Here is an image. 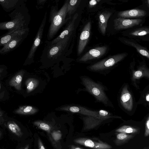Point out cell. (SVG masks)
Wrapping results in <instances>:
<instances>
[{
	"label": "cell",
	"mask_w": 149,
	"mask_h": 149,
	"mask_svg": "<svg viewBox=\"0 0 149 149\" xmlns=\"http://www.w3.org/2000/svg\"><path fill=\"white\" fill-rule=\"evenodd\" d=\"M38 143L39 149H45L40 139L38 140Z\"/></svg>",
	"instance_id": "cell-34"
},
{
	"label": "cell",
	"mask_w": 149,
	"mask_h": 149,
	"mask_svg": "<svg viewBox=\"0 0 149 149\" xmlns=\"http://www.w3.org/2000/svg\"><path fill=\"white\" fill-rule=\"evenodd\" d=\"M68 1H66L60 10L58 4L52 5L50 8L49 22L50 23L47 36V40H52L61 27L67 22V8Z\"/></svg>",
	"instance_id": "cell-3"
},
{
	"label": "cell",
	"mask_w": 149,
	"mask_h": 149,
	"mask_svg": "<svg viewBox=\"0 0 149 149\" xmlns=\"http://www.w3.org/2000/svg\"><path fill=\"white\" fill-rule=\"evenodd\" d=\"M24 73V71L23 70L19 72L11 79L9 82V85L14 86L17 90H20L22 81Z\"/></svg>",
	"instance_id": "cell-21"
},
{
	"label": "cell",
	"mask_w": 149,
	"mask_h": 149,
	"mask_svg": "<svg viewBox=\"0 0 149 149\" xmlns=\"http://www.w3.org/2000/svg\"><path fill=\"white\" fill-rule=\"evenodd\" d=\"M80 0H71L68 1L67 6V14L70 16L76 10L79 3Z\"/></svg>",
	"instance_id": "cell-27"
},
{
	"label": "cell",
	"mask_w": 149,
	"mask_h": 149,
	"mask_svg": "<svg viewBox=\"0 0 149 149\" xmlns=\"http://www.w3.org/2000/svg\"><path fill=\"white\" fill-rule=\"evenodd\" d=\"M107 49V47L105 46L98 47L91 49L81 57L78 61L85 62L99 58L105 54Z\"/></svg>",
	"instance_id": "cell-12"
},
{
	"label": "cell",
	"mask_w": 149,
	"mask_h": 149,
	"mask_svg": "<svg viewBox=\"0 0 149 149\" xmlns=\"http://www.w3.org/2000/svg\"><path fill=\"white\" fill-rule=\"evenodd\" d=\"M100 1V0H91L89 2V5L91 7L93 6L96 4L98 2Z\"/></svg>",
	"instance_id": "cell-32"
},
{
	"label": "cell",
	"mask_w": 149,
	"mask_h": 149,
	"mask_svg": "<svg viewBox=\"0 0 149 149\" xmlns=\"http://www.w3.org/2000/svg\"><path fill=\"white\" fill-rule=\"evenodd\" d=\"M38 111L36 108L30 106H20L15 111V113L22 115H31L34 114Z\"/></svg>",
	"instance_id": "cell-24"
},
{
	"label": "cell",
	"mask_w": 149,
	"mask_h": 149,
	"mask_svg": "<svg viewBox=\"0 0 149 149\" xmlns=\"http://www.w3.org/2000/svg\"><path fill=\"white\" fill-rule=\"evenodd\" d=\"M72 33L53 44L50 43L48 40H46L41 57V59L49 62H55L60 59L66 50Z\"/></svg>",
	"instance_id": "cell-4"
},
{
	"label": "cell",
	"mask_w": 149,
	"mask_h": 149,
	"mask_svg": "<svg viewBox=\"0 0 149 149\" xmlns=\"http://www.w3.org/2000/svg\"><path fill=\"white\" fill-rule=\"evenodd\" d=\"M146 12L143 10L133 9L119 12L118 16L120 18H134L141 17L145 16Z\"/></svg>",
	"instance_id": "cell-16"
},
{
	"label": "cell",
	"mask_w": 149,
	"mask_h": 149,
	"mask_svg": "<svg viewBox=\"0 0 149 149\" xmlns=\"http://www.w3.org/2000/svg\"><path fill=\"white\" fill-rule=\"evenodd\" d=\"M146 101L149 102V94H148L146 97Z\"/></svg>",
	"instance_id": "cell-36"
},
{
	"label": "cell",
	"mask_w": 149,
	"mask_h": 149,
	"mask_svg": "<svg viewBox=\"0 0 149 149\" xmlns=\"http://www.w3.org/2000/svg\"><path fill=\"white\" fill-rule=\"evenodd\" d=\"M124 42L125 44L134 47L142 55L149 58V51L147 49L138 44L132 39H125Z\"/></svg>",
	"instance_id": "cell-22"
},
{
	"label": "cell",
	"mask_w": 149,
	"mask_h": 149,
	"mask_svg": "<svg viewBox=\"0 0 149 149\" xmlns=\"http://www.w3.org/2000/svg\"><path fill=\"white\" fill-rule=\"evenodd\" d=\"M91 28V22L85 26L80 35L78 47V54H81L86 45L89 38Z\"/></svg>",
	"instance_id": "cell-13"
},
{
	"label": "cell",
	"mask_w": 149,
	"mask_h": 149,
	"mask_svg": "<svg viewBox=\"0 0 149 149\" xmlns=\"http://www.w3.org/2000/svg\"><path fill=\"white\" fill-rule=\"evenodd\" d=\"M70 149H85L81 147L73 145L71 146Z\"/></svg>",
	"instance_id": "cell-35"
},
{
	"label": "cell",
	"mask_w": 149,
	"mask_h": 149,
	"mask_svg": "<svg viewBox=\"0 0 149 149\" xmlns=\"http://www.w3.org/2000/svg\"><path fill=\"white\" fill-rule=\"evenodd\" d=\"M74 143L93 149H111V146L95 138H80L74 140Z\"/></svg>",
	"instance_id": "cell-7"
},
{
	"label": "cell",
	"mask_w": 149,
	"mask_h": 149,
	"mask_svg": "<svg viewBox=\"0 0 149 149\" xmlns=\"http://www.w3.org/2000/svg\"><path fill=\"white\" fill-rule=\"evenodd\" d=\"M111 14L112 13L110 12L105 11L99 15V27L103 35H104L106 33L108 21Z\"/></svg>",
	"instance_id": "cell-19"
},
{
	"label": "cell",
	"mask_w": 149,
	"mask_h": 149,
	"mask_svg": "<svg viewBox=\"0 0 149 149\" xmlns=\"http://www.w3.org/2000/svg\"><path fill=\"white\" fill-rule=\"evenodd\" d=\"M139 131V129L136 128L129 126L123 125L117 129L115 131L118 133L135 134L137 133Z\"/></svg>",
	"instance_id": "cell-26"
},
{
	"label": "cell",
	"mask_w": 149,
	"mask_h": 149,
	"mask_svg": "<svg viewBox=\"0 0 149 149\" xmlns=\"http://www.w3.org/2000/svg\"><path fill=\"white\" fill-rule=\"evenodd\" d=\"M120 102L125 109L129 110L132 109V97L126 86L122 89L120 97Z\"/></svg>",
	"instance_id": "cell-15"
},
{
	"label": "cell",
	"mask_w": 149,
	"mask_h": 149,
	"mask_svg": "<svg viewBox=\"0 0 149 149\" xmlns=\"http://www.w3.org/2000/svg\"><path fill=\"white\" fill-rule=\"evenodd\" d=\"M134 136L131 134L118 133L116 135L114 143L116 146H120L128 142Z\"/></svg>",
	"instance_id": "cell-23"
},
{
	"label": "cell",
	"mask_w": 149,
	"mask_h": 149,
	"mask_svg": "<svg viewBox=\"0 0 149 149\" xmlns=\"http://www.w3.org/2000/svg\"><path fill=\"white\" fill-rule=\"evenodd\" d=\"M47 0H37L36 2V7L37 10L43 8Z\"/></svg>",
	"instance_id": "cell-29"
},
{
	"label": "cell",
	"mask_w": 149,
	"mask_h": 149,
	"mask_svg": "<svg viewBox=\"0 0 149 149\" xmlns=\"http://www.w3.org/2000/svg\"><path fill=\"white\" fill-rule=\"evenodd\" d=\"M126 56V54L122 53L110 56L88 66L87 69L91 72L107 74L113 67Z\"/></svg>",
	"instance_id": "cell-5"
},
{
	"label": "cell",
	"mask_w": 149,
	"mask_h": 149,
	"mask_svg": "<svg viewBox=\"0 0 149 149\" xmlns=\"http://www.w3.org/2000/svg\"><path fill=\"white\" fill-rule=\"evenodd\" d=\"M29 30V28L26 29H16L8 31L1 36L0 37V46H3L15 37L22 35Z\"/></svg>",
	"instance_id": "cell-14"
},
{
	"label": "cell",
	"mask_w": 149,
	"mask_h": 149,
	"mask_svg": "<svg viewBox=\"0 0 149 149\" xmlns=\"http://www.w3.org/2000/svg\"><path fill=\"white\" fill-rule=\"evenodd\" d=\"M35 124L37 125L41 129L47 131H49L50 127L49 125L45 123L36 121L35 122Z\"/></svg>",
	"instance_id": "cell-28"
},
{
	"label": "cell",
	"mask_w": 149,
	"mask_h": 149,
	"mask_svg": "<svg viewBox=\"0 0 149 149\" xmlns=\"http://www.w3.org/2000/svg\"><path fill=\"white\" fill-rule=\"evenodd\" d=\"M148 3L149 4V0L148 1Z\"/></svg>",
	"instance_id": "cell-38"
},
{
	"label": "cell",
	"mask_w": 149,
	"mask_h": 149,
	"mask_svg": "<svg viewBox=\"0 0 149 149\" xmlns=\"http://www.w3.org/2000/svg\"><path fill=\"white\" fill-rule=\"evenodd\" d=\"M47 12L46 11L43 18L39 27L26 59V62L30 63L33 61L35 52L39 46L42 38L43 32L47 18Z\"/></svg>",
	"instance_id": "cell-6"
},
{
	"label": "cell",
	"mask_w": 149,
	"mask_h": 149,
	"mask_svg": "<svg viewBox=\"0 0 149 149\" xmlns=\"http://www.w3.org/2000/svg\"><path fill=\"white\" fill-rule=\"evenodd\" d=\"M134 75L136 77H140L143 75L142 72L140 70L134 72Z\"/></svg>",
	"instance_id": "cell-33"
},
{
	"label": "cell",
	"mask_w": 149,
	"mask_h": 149,
	"mask_svg": "<svg viewBox=\"0 0 149 149\" xmlns=\"http://www.w3.org/2000/svg\"><path fill=\"white\" fill-rule=\"evenodd\" d=\"M25 149H27V147H26V148Z\"/></svg>",
	"instance_id": "cell-37"
},
{
	"label": "cell",
	"mask_w": 149,
	"mask_h": 149,
	"mask_svg": "<svg viewBox=\"0 0 149 149\" xmlns=\"http://www.w3.org/2000/svg\"><path fill=\"white\" fill-rule=\"evenodd\" d=\"M60 111L69 112L85 116H95L98 115V110L91 109L76 104L64 105L58 108Z\"/></svg>",
	"instance_id": "cell-9"
},
{
	"label": "cell",
	"mask_w": 149,
	"mask_h": 149,
	"mask_svg": "<svg viewBox=\"0 0 149 149\" xmlns=\"http://www.w3.org/2000/svg\"><path fill=\"white\" fill-rule=\"evenodd\" d=\"M39 83V81L36 79L29 78L27 79L25 82L27 93H29L34 90L38 86Z\"/></svg>",
	"instance_id": "cell-25"
},
{
	"label": "cell",
	"mask_w": 149,
	"mask_h": 149,
	"mask_svg": "<svg viewBox=\"0 0 149 149\" xmlns=\"http://www.w3.org/2000/svg\"><path fill=\"white\" fill-rule=\"evenodd\" d=\"M8 127L9 129L11 132L16 134L18 135V131L15 125V123L14 122L12 123H9L8 124Z\"/></svg>",
	"instance_id": "cell-30"
},
{
	"label": "cell",
	"mask_w": 149,
	"mask_h": 149,
	"mask_svg": "<svg viewBox=\"0 0 149 149\" xmlns=\"http://www.w3.org/2000/svg\"><path fill=\"white\" fill-rule=\"evenodd\" d=\"M26 0L10 13V20L0 23V29L8 31L16 29H26L28 28L31 16L26 6Z\"/></svg>",
	"instance_id": "cell-1"
},
{
	"label": "cell",
	"mask_w": 149,
	"mask_h": 149,
	"mask_svg": "<svg viewBox=\"0 0 149 149\" xmlns=\"http://www.w3.org/2000/svg\"><path fill=\"white\" fill-rule=\"evenodd\" d=\"M143 20L140 18L127 19L119 18L114 20V29L117 30L132 28L139 25Z\"/></svg>",
	"instance_id": "cell-10"
},
{
	"label": "cell",
	"mask_w": 149,
	"mask_h": 149,
	"mask_svg": "<svg viewBox=\"0 0 149 149\" xmlns=\"http://www.w3.org/2000/svg\"><path fill=\"white\" fill-rule=\"evenodd\" d=\"M149 34V27H143L129 29L128 36L130 37H144Z\"/></svg>",
	"instance_id": "cell-20"
},
{
	"label": "cell",
	"mask_w": 149,
	"mask_h": 149,
	"mask_svg": "<svg viewBox=\"0 0 149 149\" xmlns=\"http://www.w3.org/2000/svg\"><path fill=\"white\" fill-rule=\"evenodd\" d=\"M24 0H0V4L3 9L7 12L14 10Z\"/></svg>",
	"instance_id": "cell-18"
},
{
	"label": "cell",
	"mask_w": 149,
	"mask_h": 149,
	"mask_svg": "<svg viewBox=\"0 0 149 149\" xmlns=\"http://www.w3.org/2000/svg\"><path fill=\"white\" fill-rule=\"evenodd\" d=\"M29 30L25 33L14 38L0 49V54H6L18 47L26 38L29 35Z\"/></svg>",
	"instance_id": "cell-11"
},
{
	"label": "cell",
	"mask_w": 149,
	"mask_h": 149,
	"mask_svg": "<svg viewBox=\"0 0 149 149\" xmlns=\"http://www.w3.org/2000/svg\"><path fill=\"white\" fill-rule=\"evenodd\" d=\"M144 135L145 136H149V117L146 122Z\"/></svg>",
	"instance_id": "cell-31"
},
{
	"label": "cell",
	"mask_w": 149,
	"mask_h": 149,
	"mask_svg": "<svg viewBox=\"0 0 149 149\" xmlns=\"http://www.w3.org/2000/svg\"><path fill=\"white\" fill-rule=\"evenodd\" d=\"M81 84L84 86L83 90L88 92L95 98V102L101 103L105 107L113 108L114 106L107 96V88L101 82L96 81L89 77L85 75L79 77Z\"/></svg>",
	"instance_id": "cell-2"
},
{
	"label": "cell",
	"mask_w": 149,
	"mask_h": 149,
	"mask_svg": "<svg viewBox=\"0 0 149 149\" xmlns=\"http://www.w3.org/2000/svg\"><path fill=\"white\" fill-rule=\"evenodd\" d=\"M84 116L82 117L84 124L83 130L85 131L95 128L108 120L114 118L102 116L98 114L95 116Z\"/></svg>",
	"instance_id": "cell-8"
},
{
	"label": "cell",
	"mask_w": 149,
	"mask_h": 149,
	"mask_svg": "<svg viewBox=\"0 0 149 149\" xmlns=\"http://www.w3.org/2000/svg\"><path fill=\"white\" fill-rule=\"evenodd\" d=\"M77 17V16L75 15L72 20L69 22L67 27L65 28L61 34L55 39L51 41H49V43L51 44H55L64 38L72 33V31L74 29V22Z\"/></svg>",
	"instance_id": "cell-17"
}]
</instances>
